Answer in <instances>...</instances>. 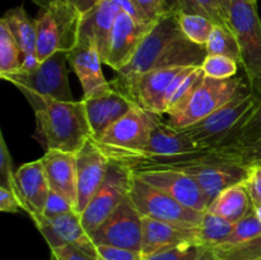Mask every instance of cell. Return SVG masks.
<instances>
[{"label": "cell", "instance_id": "1", "mask_svg": "<svg viewBox=\"0 0 261 260\" xmlns=\"http://www.w3.org/2000/svg\"><path fill=\"white\" fill-rule=\"evenodd\" d=\"M206 55L205 46L191 42L184 35L177 13H170L153 23L130 63L116 71L111 86L116 88L138 74L155 69L201 66Z\"/></svg>", "mask_w": 261, "mask_h": 260}, {"label": "cell", "instance_id": "2", "mask_svg": "<svg viewBox=\"0 0 261 260\" xmlns=\"http://www.w3.org/2000/svg\"><path fill=\"white\" fill-rule=\"evenodd\" d=\"M36 138L45 150L79 152L92 130L83 101H51L35 112Z\"/></svg>", "mask_w": 261, "mask_h": 260}, {"label": "cell", "instance_id": "3", "mask_svg": "<svg viewBox=\"0 0 261 260\" xmlns=\"http://www.w3.org/2000/svg\"><path fill=\"white\" fill-rule=\"evenodd\" d=\"M257 101L251 87L245 86L231 101L213 114L182 130L200 148L236 147L240 133L256 109Z\"/></svg>", "mask_w": 261, "mask_h": 260}, {"label": "cell", "instance_id": "4", "mask_svg": "<svg viewBox=\"0 0 261 260\" xmlns=\"http://www.w3.org/2000/svg\"><path fill=\"white\" fill-rule=\"evenodd\" d=\"M211 150L213 149L198 147L184 130L160 120L153 127L147 145L121 165L127 166L134 173L155 168H178Z\"/></svg>", "mask_w": 261, "mask_h": 260}, {"label": "cell", "instance_id": "5", "mask_svg": "<svg viewBox=\"0 0 261 260\" xmlns=\"http://www.w3.org/2000/svg\"><path fill=\"white\" fill-rule=\"evenodd\" d=\"M251 166L240 148L228 147L211 150L175 170L189 173L199 184L209 206L222 191L246 181Z\"/></svg>", "mask_w": 261, "mask_h": 260}, {"label": "cell", "instance_id": "6", "mask_svg": "<svg viewBox=\"0 0 261 260\" xmlns=\"http://www.w3.org/2000/svg\"><path fill=\"white\" fill-rule=\"evenodd\" d=\"M68 63V53L59 51L41 61L33 70L18 71L2 79L14 84L36 112L51 101H74L69 86Z\"/></svg>", "mask_w": 261, "mask_h": 260}, {"label": "cell", "instance_id": "7", "mask_svg": "<svg viewBox=\"0 0 261 260\" xmlns=\"http://www.w3.org/2000/svg\"><path fill=\"white\" fill-rule=\"evenodd\" d=\"M160 120V115L135 105L101 137L92 140L111 162L124 163L147 145L150 133Z\"/></svg>", "mask_w": 261, "mask_h": 260}, {"label": "cell", "instance_id": "8", "mask_svg": "<svg viewBox=\"0 0 261 260\" xmlns=\"http://www.w3.org/2000/svg\"><path fill=\"white\" fill-rule=\"evenodd\" d=\"M81 13L70 2H48L40 5L36 20L40 61L64 51L69 53L78 41Z\"/></svg>", "mask_w": 261, "mask_h": 260}, {"label": "cell", "instance_id": "9", "mask_svg": "<svg viewBox=\"0 0 261 260\" xmlns=\"http://www.w3.org/2000/svg\"><path fill=\"white\" fill-rule=\"evenodd\" d=\"M245 86L242 76L213 79L205 75L190 97L167 115V122L175 129H185L231 101Z\"/></svg>", "mask_w": 261, "mask_h": 260}, {"label": "cell", "instance_id": "10", "mask_svg": "<svg viewBox=\"0 0 261 260\" xmlns=\"http://www.w3.org/2000/svg\"><path fill=\"white\" fill-rule=\"evenodd\" d=\"M227 24L236 36L249 83L261 79V19L257 0H231Z\"/></svg>", "mask_w": 261, "mask_h": 260}, {"label": "cell", "instance_id": "11", "mask_svg": "<svg viewBox=\"0 0 261 260\" xmlns=\"http://www.w3.org/2000/svg\"><path fill=\"white\" fill-rule=\"evenodd\" d=\"M129 199L142 217L185 227H198L205 212L188 208L165 191L134 175Z\"/></svg>", "mask_w": 261, "mask_h": 260}, {"label": "cell", "instance_id": "12", "mask_svg": "<svg viewBox=\"0 0 261 260\" xmlns=\"http://www.w3.org/2000/svg\"><path fill=\"white\" fill-rule=\"evenodd\" d=\"M133 180L134 172L127 166L110 161L106 178L81 214L87 233L91 235L129 196Z\"/></svg>", "mask_w": 261, "mask_h": 260}, {"label": "cell", "instance_id": "13", "mask_svg": "<svg viewBox=\"0 0 261 260\" xmlns=\"http://www.w3.org/2000/svg\"><path fill=\"white\" fill-rule=\"evenodd\" d=\"M91 240L96 246L122 247V249L142 251L143 217L129 196L99 224L91 235Z\"/></svg>", "mask_w": 261, "mask_h": 260}, {"label": "cell", "instance_id": "14", "mask_svg": "<svg viewBox=\"0 0 261 260\" xmlns=\"http://www.w3.org/2000/svg\"><path fill=\"white\" fill-rule=\"evenodd\" d=\"M186 68V66H184ZM184 68L155 69L138 74L126 83L116 87L119 92L132 99L137 106L155 115H165L166 93L171 82Z\"/></svg>", "mask_w": 261, "mask_h": 260}, {"label": "cell", "instance_id": "15", "mask_svg": "<svg viewBox=\"0 0 261 260\" xmlns=\"http://www.w3.org/2000/svg\"><path fill=\"white\" fill-rule=\"evenodd\" d=\"M149 185L165 191L188 208L206 212L208 201L199 184L189 173L175 168H155L134 173Z\"/></svg>", "mask_w": 261, "mask_h": 260}, {"label": "cell", "instance_id": "16", "mask_svg": "<svg viewBox=\"0 0 261 260\" xmlns=\"http://www.w3.org/2000/svg\"><path fill=\"white\" fill-rule=\"evenodd\" d=\"M68 61L78 76L83 89V98L111 91L102 71V58L97 45L87 37H78L75 46L68 53Z\"/></svg>", "mask_w": 261, "mask_h": 260}, {"label": "cell", "instance_id": "17", "mask_svg": "<svg viewBox=\"0 0 261 260\" xmlns=\"http://www.w3.org/2000/svg\"><path fill=\"white\" fill-rule=\"evenodd\" d=\"M110 167V160L89 138L76 153V209L82 214L101 188Z\"/></svg>", "mask_w": 261, "mask_h": 260}, {"label": "cell", "instance_id": "18", "mask_svg": "<svg viewBox=\"0 0 261 260\" xmlns=\"http://www.w3.org/2000/svg\"><path fill=\"white\" fill-rule=\"evenodd\" d=\"M152 24H145L135 20L125 12L120 10L112 28L110 37L109 54L105 64L114 69L121 70L126 66L139 48Z\"/></svg>", "mask_w": 261, "mask_h": 260}, {"label": "cell", "instance_id": "19", "mask_svg": "<svg viewBox=\"0 0 261 260\" xmlns=\"http://www.w3.org/2000/svg\"><path fill=\"white\" fill-rule=\"evenodd\" d=\"M31 219L47 242L50 249L64 246V245H79L92 251H97L96 245L84 229L81 214L76 211L53 218H46L42 214H38Z\"/></svg>", "mask_w": 261, "mask_h": 260}, {"label": "cell", "instance_id": "20", "mask_svg": "<svg viewBox=\"0 0 261 260\" xmlns=\"http://www.w3.org/2000/svg\"><path fill=\"white\" fill-rule=\"evenodd\" d=\"M82 101L86 107L93 139L101 137L112 124L135 106L132 99L115 88L89 98H82Z\"/></svg>", "mask_w": 261, "mask_h": 260}, {"label": "cell", "instance_id": "21", "mask_svg": "<svg viewBox=\"0 0 261 260\" xmlns=\"http://www.w3.org/2000/svg\"><path fill=\"white\" fill-rule=\"evenodd\" d=\"M189 242L200 244L196 227H185L143 217L142 254L144 257Z\"/></svg>", "mask_w": 261, "mask_h": 260}, {"label": "cell", "instance_id": "22", "mask_svg": "<svg viewBox=\"0 0 261 260\" xmlns=\"http://www.w3.org/2000/svg\"><path fill=\"white\" fill-rule=\"evenodd\" d=\"M15 181L23 212H25L30 218L42 214L51 188L41 158L20 166L15 171Z\"/></svg>", "mask_w": 261, "mask_h": 260}, {"label": "cell", "instance_id": "23", "mask_svg": "<svg viewBox=\"0 0 261 260\" xmlns=\"http://www.w3.org/2000/svg\"><path fill=\"white\" fill-rule=\"evenodd\" d=\"M120 10V7L114 0H102L81 15L78 37H87L96 43L103 64L109 54L112 28Z\"/></svg>", "mask_w": 261, "mask_h": 260}, {"label": "cell", "instance_id": "24", "mask_svg": "<svg viewBox=\"0 0 261 260\" xmlns=\"http://www.w3.org/2000/svg\"><path fill=\"white\" fill-rule=\"evenodd\" d=\"M41 161L45 167L50 188L65 196L76 208V154L63 150H47Z\"/></svg>", "mask_w": 261, "mask_h": 260}, {"label": "cell", "instance_id": "25", "mask_svg": "<svg viewBox=\"0 0 261 260\" xmlns=\"http://www.w3.org/2000/svg\"><path fill=\"white\" fill-rule=\"evenodd\" d=\"M252 211H254V203L250 196L246 181L222 191L206 209V212L217 214L232 223L241 221Z\"/></svg>", "mask_w": 261, "mask_h": 260}, {"label": "cell", "instance_id": "26", "mask_svg": "<svg viewBox=\"0 0 261 260\" xmlns=\"http://www.w3.org/2000/svg\"><path fill=\"white\" fill-rule=\"evenodd\" d=\"M2 19L8 25L15 42L19 46L23 58L37 55L36 54V47H37L36 20L28 17L23 7H17L8 10L3 15Z\"/></svg>", "mask_w": 261, "mask_h": 260}, {"label": "cell", "instance_id": "27", "mask_svg": "<svg viewBox=\"0 0 261 260\" xmlns=\"http://www.w3.org/2000/svg\"><path fill=\"white\" fill-rule=\"evenodd\" d=\"M205 74H204L201 66H186L171 82L170 87L166 93L165 102V114L168 115L182 105L186 99L190 97L194 89L200 84Z\"/></svg>", "mask_w": 261, "mask_h": 260}, {"label": "cell", "instance_id": "28", "mask_svg": "<svg viewBox=\"0 0 261 260\" xmlns=\"http://www.w3.org/2000/svg\"><path fill=\"white\" fill-rule=\"evenodd\" d=\"M234 223L217 216V214L205 212L200 224L196 227L198 240L201 245L216 249L228 237L233 229Z\"/></svg>", "mask_w": 261, "mask_h": 260}, {"label": "cell", "instance_id": "29", "mask_svg": "<svg viewBox=\"0 0 261 260\" xmlns=\"http://www.w3.org/2000/svg\"><path fill=\"white\" fill-rule=\"evenodd\" d=\"M23 55L9 28L0 19V78L22 69Z\"/></svg>", "mask_w": 261, "mask_h": 260}, {"label": "cell", "instance_id": "30", "mask_svg": "<svg viewBox=\"0 0 261 260\" xmlns=\"http://www.w3.org/2000/svg\"><path fill=\"white\" fill-rule=\"evenodd\" d=\"M208 55H224L241 64V53L236 36L228 25L216 24L208 42L205 43Z\"/></svg>", "mask_w": 261, "mask_h": 260}, {"label": "cell", "instance_id": "31", "mask_svg": "<svg viewBox=\"0 0 261 260\" xmlns=\"http://www.w3.org/2000/svg\"><path fill=\"white\" fill-rule=\"evenodd\" d=\"M144 260H217V256L212 247L189 242L150 255Z\"/></svg>", "mask_w": 261, "mask_h": 260}, {"label": "cell", "instance_id": "32", "mask_svg": "<svg viewBox=\"0 0 261 260\" xmlns=\"http://www.w3.org/2000/svg\"><path fill=\"white\" fill-rule=\"evenodd\" d=\"M178 24L184 35L196 45L205 46L208 42L209 36L214 28V23L208 18L198 14H186V13H177Z\"/></svg>", "mask_w": 261, "mask_h": 260}, {"label": "cell", "instance_id": "33", "mask_svg": "<svg viewBox=\"0 0 261 260\" xmlns=\"http://www.w3.org/2000/svg\"><path fill=\"white\" fill-rule=\"evenodd\" d=\"M177 13L203 15L211 19L214 24L228 25L219 0H180Z\"/></svg>", "mask_w": 261, "mask_h": 260}, {"label": "cell", "instance_id": "34", "mask_svg": "<svg viewBox=\"0 0 261 260\" xmlns=\"http://www.w3.org/2000/svg\"><path fill=\"white\" fill-rule=\"evenodd\" d=\"M261 235V222L257 218L256 213L254 211L250 214H247L245 218H242L241 221L236 222L233 226V229L231 231V233L228 235L226 240L219 245L216 249H222V247H229L234 246L237 244H241V242L249 241V240L255 239V237L260 236ZM214 250V249H213Z\"/></svg>", "mask_w": 261, "mask_h": 260}, {"label": "cell", "instance_id": "35", "mask_svg": "<svg viewBox=\"0 0 261 260\" xmlns=\"http://www.w3.org/2000/svg\"><path fill=\"white\" fill-rule=\"evenodd\" d=\"M217 260H261V235L234 246L214 249Z\"/></svg>", "mask_w": 261, "mask_h": 260}, {"label": "cell", "instance_id": "36", "mask_svg": "<svg viewBox=\"0 0 261 260\" xmlns=\"http://www.w3.org/2000/svg\"><path fill=\"white\" fill-rule=\"evenodd\" d=\"M250 87L255 92L259 101H257V106L254 110V112H252L251 117H250L249 121L246 122L244 129L240 133L239 140H237L236 144L237 148H242L252 144V143L256 142L261 138V79L256 81L255 83L250 84Z\"/></svg>", "mask_w": 261, "mask_h": 260}, {"label": "cell", "instance_id": "37", "mask_svg": "<svg viewBox=\"0 0 261 260\" xmlns=\"http://www.w3.org/2000/svg\"><path fill=\"white\" fill-rule=\"evenodd\" d=\"M239 61L224 55H206L201 64L204 74L213 79H228L236 76Z\"/></svg>", "mask_w": 261, "mask_h": 260}, {"label": "cell", "instance_id": "38", "mask_svg": "<svg viewBox=\"0 0 261 260\" xmlns=\"http://www.w3.org/2000/svg\"><path fill=\"white\" fill-rule=\"evenodd\" d=\"M0 184H2L0 185L2 188L14 193L20 200L19 190H18L17 181H15V171H13L12 157H10V153L8 150L7 143H5L3 135L0 137Z\"/></svg>", "mask_w": 261, "mask_h": 260}, {"label": "cell", "instance_id": "39", "mask_svg": "<svg viewBox=\"0 0 261 260\" xmlns=\"http://www.w3.org/2000/svg\"><path fill=\"white\" fill-rule=\"evenodd\" d=\"M50 260H99L97 251L79 245H64L50 249Z\"/></svg>", "mask_w": 261, "mask_h": 260}, {"label": "cell", "instance_id": "40", "mask_svg": "<svg viewBox=\"0 0 261 260\" xmlns=\"http://www.w3.org/2000/svg\"><path fill=\"white\" fill-rule=\"evenodd\" d=\"M73 211H76L74 204H71L65 196L59 194L58 191L50 189V193H48L45 209H43L42 213L43 217H46V218H53V217L61 216V214L69 213V212Z\"/></svg>", "mask_w": 261, "mask_h": 260}, {"label": "cell", "instance_id": "41", "mask_svg": "<svg viewBox=\"0 0 261 260\" xmlns=\"http://www.w3.org/2000/svg\"><path fill=\"white\" fill-rule=\"evenodd\" d=\"M96 250L99 260H144L142 251H135V250L106 246V245H98L96 246Z\"/></svg>", "mask_w": 261, "mask_h": 260}, {"label": "cell", "instance_id": "42", "mask_svg": "<svg viewBox=\"0 0 261 260\" xmlns=\"http://www.w3.org/2000/svg\"><path fill=\"white\" fill-rule=\"evenodd\" d=\"M137 3L147 19L152 23L162 18L163 15L170 14L166 8L165 0H137Z\"/></svg>", "mask_w": 261, "mask_h": 260}, {"label": "cell", "instance_id": "43", "mask_svg": "<svg viewBox=\"0 0 261 260\" xmlns=\"http://www.w3.org/2000/svg\"><path fill=\"white\" fill-rule=\"evenodd\" d=\"M250 196L254 203V208L261 205V165H252L250 175L246 180Z\"/></svg>", "mask_w": 261, "mask_h": 260}, {"label": "cell", "instance_id": "44", "mask_svg": "<svg viewBox=\"0 0 261 260\" xmlns=\"http://www.w3.org/2000/svg\"><path fill=\"white\" fill-rule=\"evenodd\" d=\"M0 211L4 213H18L23 212V206L18 196L8 189L0 186Z\"/></svg>", "mask_w": 261, "mask_h": 260}, {"label": "cell", "instance_id": "45", "mask_svg": "<svg viewBox=\"0 0 261 260\" xmlns=\"http://www.w3.org/2000/svg\"><path fill=\"white\" fill-rule=\"evenodd\" d=\"M114 2L119 5L122 12L129 14L130 17L134 18L138 22L145 23V24H152V22H149L147 19V17L144 15V13L142 12V9L138 5L137 0H114Z\"/></svg>", "mask_w": 261, "mask_h": 260}, {"label": "cell", "instance_id": "46", "mask_svg": "<svg viewBox=\"0 0 261 260\" xmlns=\"http://www.w3.org/2000/svg\"><path fill=\"white\" fill-rule=\"evenodd\" d=\"M240 149L244 153L247 162H249L250 165H255V163L261 161V138L259 140H256V142L252 143V144L242 147L240 148Z\"/></svg>", "mask_w": 261, "mask_h": 260}, {"label": "cell", "instance_id": "47", "mask_svg": "<svg viewBox=\"0 0 261 260\" xmlns=\"http://www.w3.org/2000/svg\"><path fill=\"white\" fill-rule=\"evenodd\" d=\"M69 2L76 8V10H78L81 14H84V13L91 10L94 5H97L99 2H102V0H69Z\"/></svg>", "mask_w": 261, "mask_h": 260}, {"label": "cell", "instance_id": "48", "mask_svg": "<svg viewBox=\"0 0 261 260\" xmlns=\"http://www.w3.org/2000/svg\"><path fill=\"white\" fill-rule=\"evenodd\" d=\"M168 13H177L180 8V0H165Z\"/></svg>", "mask_w": 261, "mask_h": 260}, {"label": "cell", "instance_id": "49", "mask_svg": "<svg viewBox=\"0 0 261 260\" xmlns=\"http://www.w3.org/2000/svg\"><path fill=\"white\" fill-rule=\"evenodd\" d=\"M219 3H221V7H222V9H223L224 14H226V18H227V12H228V7H229V3H231V0H219Z\"/></svg>", "mask_w": 261, "mask_h": 260}, {"label": "cell", "instance_id": "50", "mask_svg": "<svg viewBox=\"0 0 261 260\" xmlns=\"http://www.w3.org/2000/svg\"><path fill=\"white\" fill-rule=\"evenodd\" d=\"M36 3H37L38 5H42L45 4V3H48V2H69V0H35Z\"/></svg>", "mask_w": 261, "mask_h": 260}, {"label": "cell", "instance_id": "51", "mask_svg": "<svg viewBox=\"0 0 261 260\" xmlns=\"http://www.w3.org/2000/svg\"><path fill=\"white\" fill-rule=\"evenodd\" d=\"M255 213H256L257 218H259V219H260V222H261V205L255 206Z\"/></svg>", "mask_w": 261, "mask_h": 260}, {"label": "cell", "instance_id": "52", "mask_svg": "<svg viewBox=\"0 0 261 260\" xmlns=\"http://www.w3.org/2000/svg\"><path fill=\"white\" fill-rule=\"evenodd\" d=\"M255 165H261V161H259V162H256Z\"/></svg>", "mask_w": 261, "mask_h": 260}]
</instances>
